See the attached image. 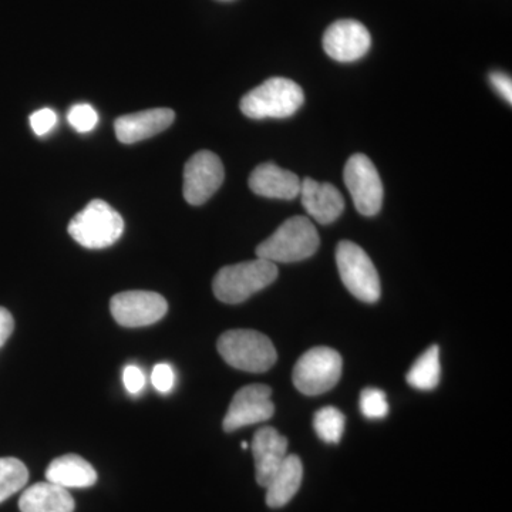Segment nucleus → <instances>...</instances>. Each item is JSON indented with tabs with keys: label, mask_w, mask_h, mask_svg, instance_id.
<instances>
[{
	"label": "nucleus",
	"mask_w": 512,
	"mask_h": 512,
	"mask_svg": "<svg viewBox=\"0 0 512 512\" xmlns=\"http://www.w3.org/2000/svg\"><path fill=\"white\" fill-rule=\"evenodd\" d=\"M303 480V464L296 454L286 456L284 463L266 485V504L271 508H282L295 497Z\"/></svg>",
	"instance_id": "nucleus-19"
},
{
	"label": "nucleus",
	"mask_w": 512,
	"mask_h": 512,
	"mask_svg": "<svg viewBox=\"0 0 512 512\" xmlns=\"http://www.w3.org/2000/svg\"><path fill=\"white\" fill-rule=\"evenodd\" d=\"M124 232L119 212L106 201L93 200L70 221V237L87 249H104L116 244Z\"/></svg>",
	"instance_id": "nucleus-5"
},
{
	"label": "nucleus",
	"mask_w": 512,
	"mask_h": 512,
	"mask_svg": "<svg viewBox=\"0 0 512 512\" xmlns=\"http://www.w3.org/2000/svg\"><path fill=\"white\" fill-rule=\"evenodd\" d=\"M360 410L367 419H383L389 413L386 394L375 387H367L360 396Z\"/></svg>",
	"instance_id": "nucleus-23"
},
{
	"label": "nucleus",
	"mask_w": 512,
	"mask_h": 512,
	"mask_svg": "<svg viewBox=\"0 0 512 512\" xmlns=\"http://www.w3.org/2000/svg\"><path fill=\"white\" fill-rule=\"evenodd\" d=\"M319 244V234L311 220L296 215L285 221L271 237L256 247V258L274 264L305 261L316 254Z\"/></svg>",
	"instance_id": "nucleus-1"
},
{
	"label": "nucleus",
	"mask_w": 512,
	"mask_h": 512,
	"mask_svg": "<svg viewBox=\"0 0 512 512\" xmlns=\"http://www.w3.org/2000/svg\"><path fill=\"white\" fill-rule=\"evenodd\" d=\"M342 367V357L336 350L313 348L296 362L293 384L306 396H319L338 384Z\"/></svg>",
	"instance_id": "nucleus-7"
},
{
	"label": "nucleus",
	"mask_w": 512,
	"mask_h": 512,
	"mask_svg": "<svg viewBox=\"0 0 512 512\" xmlns=\"http://www.w3.org/2000/svg\"><path fill=\"white\" fill-rule=\"evenodd\" d=\"M256 481L266 488L288 456V440L274 427H262L252 440Z\"/></svg>",
	"instance_id": "nucleus-13"
},
{
	"label": "nucleus",
	"mask_w": 512,
	"mask_h": 512,
	"mask_svg": "<svg viewBox=\"0 0 512 512\" xmlns=\"http://www.w3.org/2000/svg\"><path fill=\"white\" fill-rule=\"evenodd\" d=\"M302 87L285 77H272L242 97L241 111L249 119H286L303 106Z\"/></svg>",
	"instance_id": "nucleus-3"
},
{
	"label": "nucleus",
	"mask_w": 512,
	"mask_h": 512,
	"mask_svg": "<svg viewBox=\"0 0 512 512\" xmlns=\"http://www.w3.org/2000/svg\"><path fill=\"white\" fill-rule=\"evenodd\" d=\"M271 396V387L265 384H249L242 387L229 404L227 416L222 424L224 430L232 433L242 427L271 419L275 413Z\"/></svg>",
	"instance_id": "nucleus-11"
},
{
	"label": "nucleus",
	"mask_w": 512,
	"mask_h": 512,
	"mask_svg": "<svg viewBox=\"0 0 512 512\" xmlns=\"http://www.w3.org/2000/svg\"><path fill=\"white\" fill-rule=\"evenodd\" d=\"M13 329H15V320H13L12 313L0 306V348H3L8 342Z\"/></svg>",
	"instance_id": "nucleus-29"
},
{
	"label": "nucleus",
	"mask_w": 512,
	"mask_h": 512,
	"mask_svg": "<svg viewBox=\"0 0 512 512\" xmlns=\"http://www.w3.org/2000/svg\"><path fill=\"white\" fill-rule=\"evenodd\" d=\"M242 448H248V444L247 443H242Z\"/></svg>",
	"instance_id": "nucleus-30"
},
{
	"label": "nucleus",
	"mask_w": 512,
	"mask_h": 512,
	"mask_svg": "<svg viewBox=\"0 0 512 512\" xmlns=\"http://www.w3.org/2000/svg\"><path fill=\"white\" fill-rule=\"evenodd\" d=\"M217 348L229 366L242 372H268L278 359L271 339L251 329L228 330L218 339Z\"/></svg>",
	"instance_id": "nucleus-4"
},
{
	"label": "nucleus",
	"mask_w": 512,
	"mask_h": 512,
	"mask_svg": "<svg viewBox=\"0 0 512 512\" xmlns=\"http://www.w3.org/2000/svg\"><path fill=\"white\" fill-rule=\"evenodd\" d=\"M224 165L217 154L200 151L184 167V198L188 204L202 205L224 183Z\"/></svg>",
	"instance_id": "nucleus-10"
},
{
	"label": "nucleus",
	"mask_w": 512,
	"mask_h": 512,
	"mask_svg": "<svg viewBox=\"0 0 512 512\" xmlns=\"http://www.w3.org/2000/svg\"><path fill=\"white\" fill-rule=\"evenodd\" d=\"M57 116L55 111L50 109L37 110L30 116V126L37 136H45L56 126Z\"/></svg>",
	"instance_id": "nucleus-26"
},
{
	"label": "nucleus",
	"mask_w": 512,
	"mask_h": 512,
	"mask_svg": "<svg viewBox=\"0 0 512 512\" xmlns=\"http://www.w3.org/2000/svg\"><path fill=\"white\" fill-rule=\"evenodd\" d=\"M276 278V264L256 258L255 261L239 262L220 269L212 282V289L218 301L237 305L268 288Z\"/></svg>",
	"instance_id": "nucleus-2"
},
{
	"label": "nucleus",
	"mask_w": 512,
	"mask_h": 512,
	"mask_svg": "<svg viewBox=\"0 0 512 512\" xmlns=\"http://www.w3.org/2000/svg\"><path fill=\"white\" fill-rule=\"evenodd\" d=\"M345 414L336 407H323L315 414L313 427L319 439L329 444H338L345 431Z\"/></svg>",
	"instance_id": "nucleus-22"
},
{
	"label": "nucleus",
	"mask_w": 512,
	"mask_h": 512,
	"mask_svg": "<svg viewBox=\"0 0 512 512\" xmlns=\"http://www.w3.org/2000/svg\"><path fill=\"white\" fill-rule=\"evenodd\" d=\"M301 178L278 165H258L249 177V188L256 195L275 200H295L301 192Z\"/></svg>",
	"instance_id": "nucleus-16"
},
{
	"label": "nucleus",
	"mask_w": 512,
	"mask_h": 512,
	"mask_svg": "<svg viewBox=\"0 0 512 512\" xmlns=\"http://www.w3.org/2000/svg\"><path fill=\"white\" fill-rule=\"evenodd\" d=\"M490 82L493 84L495 92L508 103H512V80L508 74L494 72L490 74Z\"/></svg>",
	"instance_id": "nucleus-28"
},
{
	"label": "nucleus",
	"mask_w": 512,
	"mask_h": 512,
	"mask_svg": "<svg viewBox=\"0 0 512 512\" xmlns=\"http://www.w3.org/2000/svg\"><path fill=\"white\" fill-rule=\"evenodd\" d=\"M346 187L357 212L365 217H375L382 210L383 184L376 165L365 154H355L346 163Z\"/></svg>",
	"instance_id": "nucleus-8"
},
{
	"label": "nucleus",
	"mask_w": 512,
	"mask_h": 512,
	"mask_svg": "<svg viewBox=\"0 0 512 512\" xmlns=\"http://www.w3.org/2000/svg\"><path fill=\"white\" fill-rule=\"evenodd\" d=\"M67 120L77 133L84 134L90 133L97 126L99 116L90 104H76L70 109Z\"/></svg>",
	"instance_id": "nucleus-24"
},
{
	"label": "nucleus",
	"mask_w": 512,
	"mask_h": 512,
	"mask_svg": "<svg viewBox=\"0 0 512 512\" xmlns=\"http://www.w3.org/2000/svg\"><path fill=\"white\" fill-rule=\"evenodd\" d=\"M110 311L114 320L124 328H144L164 318L168 303L160 293L127 291L111 298Z\"/></svg>",
	"instance_id": "nucleus-9"
},
{
	"label": "nucleus",
	"mask_w": 512,
	"mask_h": 512,
	"mask_svg": "<svg viewBox=\"0 0 512 512\" xmlns=\"http://www.w3.org/2000/svg\"><path fill=\"white\" fill-rule=\"evenodd\" d=\"M175 113L171 109H151L121 116L114 124L117 140L134 144L154 137L173 124Z\"/></svg>",
	"instance_id": "nucleus-15"
},
{
	"label": "nucleus",
	"mask_w": 512,
	"mask_h": 512,
	"mask_svg": "<svg viewBox=\"0 0 512 512\" xmlns=\"http://www.w3.org/2000/svg\"><path fill=\"white\" fill-rule=\"evenodd\" d=\"M49 483L70 488H90L97 483V473L89 461L77 454H66L53 460L46 470Z\"/></svg>",
	"instance_id": "nucleus-17"
},
{
	"label": "nucleus",
	"mask_w": 512,
	"mask_h": 512,
	"mask_svg": "<svg viewBox=\"0 0 512 512\" xmlns=\"http://www.w3.org/2000/svg\"><path fill=\"white\" fill-rule=\"evenodd\" d=\"M151 383L160 393H168L173 390L175 373L173 367L167 363H158L151 373Z\"/></svg>",
	"instance_id": "nucleus-25"
},
{
	"label": "nucleus",
	"mask_w": 512,
	"mask_h": 512,
	"mask_svg": "<svg viewBox=\"0 0 512 512\" xmlns=\"http://www.w3.org/2000/svg\"><path fill=\"white\" fill-rule=\"evenodd\" d=\"M123 382L128 393L138 394L146 386V376L140 367L130 365L124 369Z\"/></svg>",
	"instance_id": "nucleus-27"
},
{
	"label": "nucleus",
	"mask_w": 512,
	"mask_h": 512,
	"mask_svg": "<svg viewBox=\"0 0 512 512\" xmlns=\"http://www.w3.org/2000/svg\"><path fill=\"white\" fill-rule=\"evenodd\" d=\"M372 46V36L357 20L343 19L332 23L323 35L326 55L340 63L362 59Z\"/></svg>",
	"instance_id": "nucleus-12"
},
{
	"label": "nucleus",
	"mask_w": 512,
	"mask_h": 512,
	"mask_svg": "<svg viewBox=\"0 0 512 512\" xmlns=\"http://www.w3.org/2000/svg\"><path fill=\"white\" fill-rule=\"evenodd\" d=\"M336 264L346 289L359 301H379L382 286L372 259L355 242L342 241L336 248Z\"/></svg>",
	"instance_id": "nucleus-6"
},
{
	"label": "nucleus",
	"mask_w": 512,
	"mask_h": 512,
	"mask_svg": "<svg viewBox=\"0 0 512 512\" xmlns=\"http://www.w3.org/2000/svg\"><path fill=\"white\" fill-rule=\"evenodd\" d=\"M22 512H73L74 500L66 488L53 483H37L29 487L19 500Z\"/></svg>",
	"instance_id": "nucleus-18"
},
{
	"label": "nucleus",
	"mask_w": 512,
	"mask_h": 512,
	"mask_svg": "<svg viewBox=\"0 0 512 512\" xmlns=\"http://www.w3.org/2000/svg\"><path fill=\"white\" fill-rule=\"evenodd\" d=\"M440 375V348L433 345L414 362L407 373V383L414 389L433 390L440 383Z\"/></svg>",
	"instance_id": "nucleus-20"
},
{
	"label": "nucleus",
	"mask_w": 512,
	"mask_h": 512,
	"mask_svg": "<svg viewBox=\"0 0 512 512\" xmlns=\"http://www.w3.org/2000/svg\"><path fill=\"white\" fill-rule=\"evenodd\" d=\"M29 480V471L15 457L0 458V504L22 490Z\"/></svg>",
	"instance_id": "nucleus-21"
},
{
	"label": "nucleus",
	"mask_w": 512,
	"mask_h": 512,
	"mask_svg": "<svg viewBox=\"0 0 512 512\" xmlns=\"http://www.w3.org/2000/svg\"><path fill=\"white\" fill-rule=\"evenodd\" d=\"M302 205L309 215L322 225H329L338 220L345 210V200L335 185L319 183L312 178H305L301 183Z\"/></svg>",
	"instance_id": "nucleus-14"
}]
</instances>
